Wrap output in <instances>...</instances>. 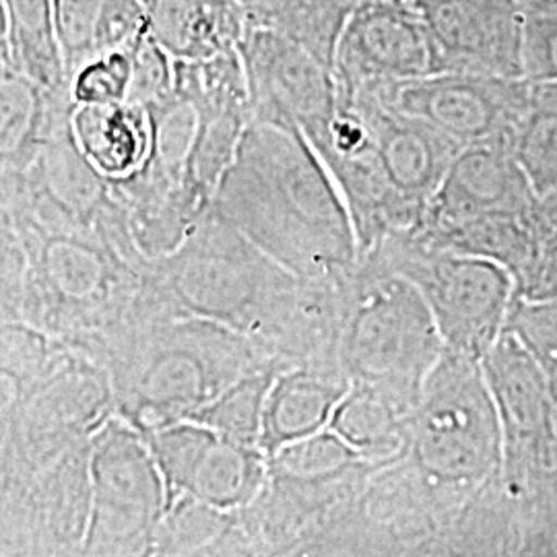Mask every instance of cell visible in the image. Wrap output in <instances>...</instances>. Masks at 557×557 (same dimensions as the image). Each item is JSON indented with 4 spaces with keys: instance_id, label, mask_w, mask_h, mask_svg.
Returning <instances> with one entry per match:
<instances>
[{
    "instance_id": "cell-1",
    "label": "cell",
    "mask_w": 557,
    "mask_h": 557,
    "mask_svg": "<svg viewBox=\"0 0 557 557\" xmlns=\"http://www.w3.org/2000/svg\"><path fill=\"white\" fill-rule=\"evenodd\" d=\"M149 151L137 172L110 180L140 257L174 252L202 218L239 139L250 100L238 50L200 62L174 60V87L149 103Z\"/></svg>"
},
{
    "instance_id": "cell-2",
    "label": "cell",
    "mask_w": 557,
    "mask_h": 557,
    "mask_svg": "<svg viewBox=\"0 0 557 557\" xmlns=\"http://www.w3.org/2000/svg\"><path fill=\"white\" fill-rule=\"evenodd\" d=\"M211 211L296 277H337L358 264L347 205L299 131L250 122Z\"/></svg>"
},
{
    "instance_id": "cell-3",
    "label": "cell",
    "mask_w": 557,
    "mask_h": 557,
    "mask_svg": "<svg viewBox=\"0 0 557 557\" xmlns=\"http://www.w3.org/2000/svg\"><path fill=\"white\" fill-rule=\"evenodd\" d=\"M143 275L170 306L250 338L281 368L299 363L312 347L308 281L267 257L213 211L174 252L149 260Z\"/></svg>"
},
{
    "instance_id": "cell-4",
    "label": "cell",
    "mask_w": 557,
    "mask_h": 557,
    "mask_svg": "<svg viewBox=\"0 0 557 557\" xmlns=\"http://www.w3.org/2000/svg\"><path fill=\"white\" fill-rule=\"evenodd\" d=\"M444 351L434 317L418 289L366 255L345 278L338 366L351 388L411 411L421 384Z\"/></svg>"
},
{
    "instance_id": "cell-5",
    "label": "cell",
    "mask_w": 557,
    "mask_h": 557,
    "mask_svg": "<svg viewBox=\"0 0 557 557\" xmlns=\"http://www.w3.org/2000/svg\"><path fill=\"white\" fill-rule=\"evenodd\" d=\"M25 248V296L50 322L100 319L133 306L145 271L128 259L106 225L83 230L11 213Z\"/></svg>"
},
{
    "instance_id": "cell-6",
    "label": "cell",
    "mask_w": 557,
    "mask_h": 557,
    "mask_svg": "<svg viewBox=\"0 0 557 557\" xmlns=\"http://www.w3.org/2000/svg\"><path fill=\"white\" fill-rule=\"evenodd\" d=\"M366 255L418 289L446 349L481 361L506 331L517 283L496 262L432 246L413 232L393 234Z\"/></svg>"
},
{
    "instance_id": "cell-7",
    "label": "cell",
    "mask_w": 557,
    "mask_h": 557,
    "mask_svg": "<svg viewBox=\"0 0 557 557\" xmlns=\"http://www.w3.org/2000/svg\"><path fill=\"white\" fill-rule=\"evenodd\" d=\"M405 428L419 465L434 478L473 487L502 471L498 409L478 359L444 347Z\"/></svg>"
},
{
    "instance_id": "cell-8",
    "label": "cell",
    "mask_w": 557,
    "mask_h": 557,
    "mask_svg": "<svg viewBox=\"0 0 557 557\" xmlns=\"http://www.w3.org/2000/svg\"><path fill=\"white\" fill-rule=\"evenodd\" d=\"M481 368L502 425V473L520 492L549 487L556 471L557 403L547 376L510 331L502 333Z\"/></svg>"
},
{
    "instance_id": "cell-9",
    "label": "cell",
    "mask_w": 557,
    "mask_h": 557,
    "mask_svg": "<svg viewBox=\"0 0 557 557\" xmlns=\"http://www.w3.org/2000/svg\"><path fill=\"white\" fill-rule=\"evenodd\" d=\"M238 52L250 122L299 131L310 139L333 119L338 106L335 71L296 41L246 25Z\"/></svg>"
},
{
    "instance_id": "cell-10",
    "label": "cell",
    "mask_w": 557,
    "mask_h": 557,
    "mask_svg": "<svg viewBox=\"0 0 557 557\" xmlns=\"http://www.w3.org/2000/svg\"><path fill=\"white\" fill-rule=\"evenodd\" d=\"M333 71L345 94L436 75L416 0H363L343 29Z\"/></svg>"
},
{
    "instance_id": "cell-11",
    "label": "cell",
    "mask_w": 557,
    "mask_h": 557,
    "mask_svg": "<svg viewBox=\"0 0 557 557\" xmlns=\"http://www.w3.org/2000/svg\"><path fill=\"white\" fill-rule=\"evenodd\" d=\"M374 91L465 147L483 140L510 139L531 96V83L440 73L374 87Z\"/></svg>"
},
{
    "instance_id": "cell-12",
    "label": "cell",
    "mask_w": 557,
    "mask_h": 557,
    "mask_svg": "<svg viewBox=\"0 0 557 557\" xmlns=\"http://www.w3.org/2000/svg\"><path fill=\"white\" fill-rule=\"evenodd\" d=\"M428 27L436 75L522 79L524 11L518 0H416Z\"/></svg>"
},
{
    "instance_id": "cell-13",
    "label": "cell",
    "mask_w": 557,
    "mask_h": 557,
    "mask_svg": "<svg viewBox=\"0 0 557 557\" xmlns=\"http://www.w3.org/2000/svg\"><path fill=\"white\" fill-rule=\"evenodd\" d=\"M0 202L11 213L83 230H100L116 207L110 180L81 151L73 122L23 176L0 180Z\"/></svg>"
},
{
    "instance_id": "cell-14",
    "label": "cell",
    "mask_w": 557,
    "mask_h": 557,
    "mask_svg": "<svg viewBox=\"0 0 557 557\" xmlns=\"http://www.w3.org/2000/svg\"><path fill=\"white\" fill-rule=\"evenodd\" d=\"M347 96L354 98L370 128L388 184L421 223L462 147L432 124L398 110L374 89Z\"/></svg>"
},
{
    "instance_id": "cell-15",
    "label": "cell",
    "mask_w": 557,
    "mask_h": 557,
    "mask_svg": "<svg viewBox=\"0 0 557 557\" xmlns=\"http://www.w3.org/2000/svg\"><path fill=\"white\" fill-rule=\"evenodd\" d=\"M537 205V195L512 156L510 139L483 140L458 151L421 223L527 213Z\"/></svg>"
},
{
    "instance_id": "cell-16",
    "label": "cell",
    "mask_w": 557,
    "mask_h": 557,
    "mask_svg": "<svg viewBox=\"0 0 557 557\" xmlns=\"http://www.w3.org/2000/svg\"><path fill=\"white\" fill-rule=\"evenodd\" d=\"M73 96H60L0 59V180L23 176L60 128L73 122Z\"/></svg>"
},
{
    "instance_id": "cell-17",
    "label": "cell",
    "mask_w": 557,
    "mask_h": 557,
    "mask_svg": "<svg viewBox=\"0 0 557 557\" xmlns=\"http://www.w3.org/2000/svg\"><path fill=\"white\" fill-rule=\"evenodd\" d=\"M147 29L172 60L200 62L238 50L246 17L238 0H140Z\"/></svg>"
},
{
    "instance_id": "cell-18",
    "label": "cell",
    "mask_w": 557,
    "mask_h": 557,
    "mask_svg": "<svg viewBox=\"0 0 557 557\" xmlns=\"http://www.w3.org/2000/svg\"><path fill=\"white\" fill-rule=\"evenodd\" d=\"M411 232L444 250L492 260L504 267L515 283L527 273L543 242L537 207L527 213H487L469 220L421 223Z\"/></svg>"
},
{
    "instance_id": "cell-19",
    "label": "cell",
    "mask_w": 557,
    "mask_h": 557,
    "mask_svg": "<svg viewBox=\"0 0 557 557\" xmlns=\"http://www.w3.org/2000/svg\"><path fill=\"white\" fill-rule=\"evenodd\" d=\"M66 75L126 48L147 27L140 0H52Z\"/></svg>"
},
{
    "instance_id": "cell-20",
    "label": "cell",
    "mask_w": 557,
    "mask_h": 557,
    "mask_svg": "<svg viewBox=\"0 0 557 557\" xmlns=\"http://www.w3.org/2000/svg\"><path fill=\"white\" fill-rule=\"evenodd\" d=\"M349 382L341 368L289 366L278 370L264 400V416L277 438H310L333 421Z\"/></svg>"
},
{
    "instance_id": "cell-21",
    "label": "cell",
    "mask_w": 557,
    "mask_h": 557,
    "mask_svg": "<svg viewBox=\"0 0 557 557\" xmlns=\"http://www.w3.org/2000/svg\"><path fill=\"white\" fill-rule=\"evenodd\" d=\"M73 131L81 151L106 178H126L137 172L149 151L147 110L126 101L79 103Z\"/></svg>"
},
{
    "instance_id": "cell-22",
    "label": "cell",
    "mask_w": 557,
    "mask_h": 557,
    "mask_svg": "<svg viewBox=\"0 0 557 557\" xmlns=\"http://www.w3.org/2000/svg\"><path fill=\"white\" fill-rule=\"evenodd\" d=\"M363 0H238L248 27L296 41L322 64H335L345 25Z\"/></svg>"
},
{
    "instance_id": "cell-23",
    "label": "cell",
    "mask_w": 557,
    "mask_h": 557,
    "mask_svg": "<svg viewBox=\"0 0 557 557\" xmlns=\"http://www.w3.org/2000/svg\"><path fill=\"white\" fill-rule=\"evenodd\" d=\"M11 64L60 96H73L60 50L52 0H4Z\"/></svg>"
},
{
    "instance_id": "cell-24",
    "label": "cell",
    "mask_w": 557,
    "mask_h": 557,
    "mask_svg": "<svg viewBox=\"0 0 557 557\" xmlns=\"http://www.w3.org/2000/svg\"><path fill=\"white\" fill-rule=\"evenodd\" d=\"M510 149L537 199L557 188V85H531Z\"/></svg>"
},
{
    "instance_id": "cell-25",
    "label": "cell",
    "mask_w": 557,
    "mask_h": 557,
    "mask_svg": "<svg viewBox=\"0 0 557 557\" xmlns=\"http://www.w3.org/2000/svg\"><path fill=\"white\" fill-rule=\"evenodd\" d=\"M535 358L557 403V301L517 298L506 324Z\"/></svg>"
},
{
    "instance_id": "cell-26",
    "label": "cell",
    "mask_w": 557,
    "mask_h": 557,
    "mask_svg": "<svg viewBox=\"0 0 557 557\" xmlns=\"http://www.w3.org/2000/svg\"><path fill=\"white\" fill-rule=\"evenodd\" d=\"M131 54V83L126 91V103L147 108L161 100L174 87V60L151 38L145 27L135 40L128 44Z\"/></svg>"
},
{
    "instance_id": "cell-27",
    "label": "cell",
    "mask_w": 557,
    "mask_h": 557,
    "mask_svg": "<svg viewBox=\"0 0 557 557\" xmlns=\"http://www.w3.org/2000/svg\"><path fill=\"white\" fill-rule=\"evenodd\" d=\"M520 62L527 83L557 85V9L524 11Z\"/></svg>"
},
{
    "instance_id": "cell-28",
    "label": "cell",
    "mask_w": 557,
    "mask_h": 557,
    "mask_svg": "<svg viewBox=\"0 0 557 557\" xmlns=\"http://www.w3.org/2000/svg\"><path fill=\"white\" fill-rule=\"evenodd\" d=\"M131 83L128 46L108 57L89 62L73 79V98L77 103H116L126 100Z\"/></svg>"
},
{
    "instance_id": "cell-29",
    "label": "cell",
    "mask_w": 557,
    "mask_h": 557,
    "mask_svg": "<svg viewBox=\"0 0 557 557\" xmlns=\"http://www.w3.org/2000/svg\"><path fill=\"white\" fill-rule=\"evenodd\" d=\"M27 259L11 211L0 202V317L17 312L25 296Z\"/></svg>"
},
{
    "instance_id": "cell-30",
    "label": "cell",
    "mask_w": 557,
    "mask_h": 557,
    "mask_svg": "<svg viewBox=\"0 0 557 557\" xmlns=\"http://www.w3.org/2000/svg\"><path fill=\"white\" fill-rule=\"evenodd\" d=\"M517 298L557 301V238L541 242L537 257L517 281Z\"/></svg>"
},
{
    "instance_id": "cell-31",
    "label": "cell",
    "mask_w": 557,
    "mask_h": 557,
    "mask_svg": "<svg viewBox=\"0 0 557 557\" xmlns=\"http://www.w3.org/2000/svg\"><path fill=\"white\" fill-rule=\"evenodd\" d=\"M537 221L541 238H557V188L547 197L539 199Z\"/></svg>"
},
{
    "instance_id": "cell-32",
    "label": "cell",
    "mask_w": 557,
    "mask_h": 557,
    "mask_svg": "<svg viewBox=\"0 0 557 557\" xmlns=\"http://www.w3.org/2000/svg\"><path fill=\"white\" fill-rule=\"evenodd\" d=\"M0 59H11L9 41H7V11L4 0H0Z\"/></svg>"
},
{
    "instance_id": "cell-33",
    "label": "cell",
    "mask_w": 557,
    "mask_h": 557,
    "mask_svg": "<svg viewBox=\"0 0 557 557\" xmlns=\"http://www.w3.org/2000/svg\"><path fill=\"white\" fill-rule=\"evenodd\" d=\"M522 11H539V9H557V0H518Z\"/></svg>"
},
{
    "instance_id": "cell-34",
    "label": "cell",
    "mask_w": 557,
    "mask_h": 557,
    "mask_svg": "<svg viewBox=\"0 0 557 557\" xmlns=\"http://www.w3.org/2000/svg\"><path fill=\"white\" fill-rule=\"evenodd\" d=\"M554 475H557V444H556V471H554Z\"/></svg>"
}]
</instances>
